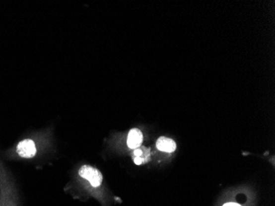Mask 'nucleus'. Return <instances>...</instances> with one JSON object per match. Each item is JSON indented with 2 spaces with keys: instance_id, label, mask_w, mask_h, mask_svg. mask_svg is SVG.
<instances>
[{
  "instance_id": "4",
  "label": "nucleus",
  "mask_w": 275,
  "mask_h": 206,
  "mask_svg": "<svg viewBox=\"0 0 275 206\" xmlns=\"http://www.w3.org/2000/svg\"><path fill=\"white\" fill-rule=\"evenodd\" d=\"M143 141V135L142 131L139 129H131L127 136V140L126 143L129 148L131 149H136L139 148Z\"/></svg>"
},
{
  "instance_id": "6",
  "label": "nucleus",
  "mask_w": 275,
  "mask_h": 206,
  "mask_svg": "<svg viewBox=\"0 0 275 206\" xmlns=\"http://www.w3.org/2000/svg\"><path fill=\"white\" fill-rule=\"evenodd\" d=\"M133 160L136 165H142L148 163L150 160V150L145 147L136 148L134 150Z\"/></svg>"
},
{
  "instance_id": "7",
  "label": "nucleus",
  "mask_w": 275,
  "mask_h": 206,
  "mask_svg": "<svg viewBox=\"0 0 275 206\" xmlns=\"http://www.w3.org/2000/svg\"><path fill=\"white\" fill-rule=\"evenodd\" d=\"M223 206H241L239 204H237V203H227L225 204Z\"/></svg>"
},
{
  "instance_id": "1",
  "label": "nucleus",
  "mask_w": 275,
  "mask_h": 206,
  "mask_svg": "<svg viewBox=\"0 0 275 206\" xmlns=\"http://www.w3.org/2000/svg\"><path fill=\"white\" fill-rule=\"evenodd\" d=\"M77 174L79 178L86 181L90 187L94 189L99 188L103 182L102 172L91 165L85 164L81 166L77 170Z\"/></svg>"
},
{
  "instance_id": "3",
  "label": "nucleus",
  "mask_w": 275,
  "mask_h": 206,
  "mask_svg": "<svg viewBox=\"0 0 275 206\" xmlns=\"http://www.w3.org/2000/svg\"><path fill=\"white\" fill-rule=\"evenodd\" d=\"M0 206H19V201L13 190L2 188L0 193Z\"/></svg>"
},
{
  "instance_id": "2",
  "label": "nucleus",
  "mask_w": 275,
  "mask_h": 206,
  "mask_svg": "<svg viewBox=\"0 0 275 206\" xmlns=\"http://www.w3.org/2000/svg\"><path fill=\"white\" fill-rule=\"evenodd\" d=\"M38 149L36 145V141L32 138H26L20 141L16 147V153L20 158L25 159H30L34 158L37 154Z\"/></svg>"
},
{
  "instance_id": "5",
  "label": "nucleus",
  "mask_w": 275,
  "mask_h": 206,
  "mask_svg": "<svg viewBox=\"0 0 275 206\" xmlns=\"http://www.w3.org/2000/svg\"><path fill=\"white\" fill-rule=\"evenodd\" d=\"M156 145L158 150L166 153H173L176 149V142L172 138H167L164 136H162L157 139Z\"/></svg>"
}]
</instances>
